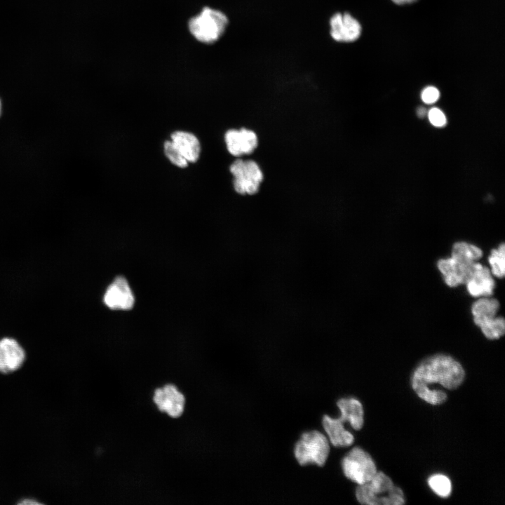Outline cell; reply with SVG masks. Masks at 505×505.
I'll return each instance as SVG.
<instances>
[{"label":"cell","mask_w":505,"mask_h":505,"mask_svg":"<svg viewBox=\"0 0 505 505\" xmlns=\"http://www.w3.org/2000/svg\"><path fill=\"white\" fill-rule=\"evenodd\" d=\"M465 372L462 365L446 354H436L423 360L415 369L411 385L416 394L431 405L445 403L447 394L442 390L430 389L429 386L439 384L447 389H455L463 382Z\"/></svg>","instance_id":"cell-1"},{"label":"cell","mask_w":505,"mask_h":505,"mask_svg":"<svg viewBox=\"0 0 505 505\" xmlns=\"http://www.w3.org/2000/svg\"><path fill=\"white\" fill-rule=\"evenodd\" d=\"M358 502L368 505H402L405 503L402 490L382 471L377 472L366 483L356 490Z\"/></svg>","instance_id":"cell-2"},{"label":"cell","mask_w":505,"mask_h":505,"mask_svg":"<svg viewBox=\"0 0 505 505\" xmlns=\"http://www.w3.org/2000/svg\"><path fill=\"white\" fill-rule=\"evenodd\" d=\"M229 20L219 10L205 7L198 15L191 18L189 29L193 36L203 43H213L224 34Z\"/></svg>","instance_id":"cell-3"},{"label":"cell","mask_w":505,"mask_h":505,"mask_svg":"<svg viewBox=\"0 0 505 505\" xmlns=\"http://www.w3.org/2000/svg\"><path fill=\"white\" fill-rule=\"evenodd\" d=\"M329 453V441L324 434L318 431L303 433L294 449L295 457L301 465L314 463L323 466Z\"/></svg>","instance_id":"cell-4"},{"label":"cell","mask_w":505,"mask_h":505,"mask_svg":"<svg viewBox=\"0 0 505 505\" xmlns=\"http://www.w3.org/2000/svg\"><path fill=\"white\" fill-rule=\"evenodd\" d=\"M344 476L358 485L370 481L377 471L371 456L360 447H354L342 462Z\"/></svg>","instance_id":"cell-5"},{"label":"cell","mask_w":505,"mask_h":505,"mask_svg":"<svg viewBox=\"0 0 505 505\" xmlns=\"http://www.w3.org/2000/svg\"><path fill=\"white\" fill-rule=\"evenodd\" d=\"M230 172L234 177V188L238 194L253 195L258 191L263 173L255 161L237 159L230 166Z\"/></svg>","instance_id":"cell-6"},{"label":"cell","mask_w":505,"mask_h":505,"mask_svg":"<svg viewBox=\"0 0 505 505\" xmlns=\"http://www.w3.org/2000/svg\"><path fill=\"white\" fill-rule=\"evenodd\" d=\"M477 262L449 257L437 262V267L445 283L451 288L465 284L472 276Z\"/></svg>","instance_id":"cell-7"},{"label":"cell","mask_w":505,"mask_h":505,"mask_svg":"<svg viewBox=\"0 0 505 505\" xmlns=\"http://www.w3.org/2000/svg\"><path fill=\"white\" fill-rule=\"evenodd\" d=\"M329 24L330 36L337 42H354L361 36L360 22L348 13L334 14Z\"/></svg>","instance_id":"cell-8"},{"label":"cell","mask_w":505,"mask_h":505,"mask_svg":"<svg viewBox=\"0 0 505 505\" xmlns=\"http://www.w3.org/2000/svg\"><path fill=\"white\" fill-rule=\"evenodd\" d=\"M26 359V352L14 338L0 339V373L9 374L19 370Z\"/></svg>","instance_id":"cell-9"},{"label":"cell","mask_w":505,"mask_h":505,"mask_svg":"<svg viewBox=\"0 0 505 505\" xmlns=\"http://www.w3.org/2000/svg\"><path fill=\"white\" fill-rule=\"evenodd\" d=\"M103 301L112 309L128 310L133 307L135 297L127 281L119 276L107 288Z\"/></svg>","instance_id":"cell-10"},{"label":"cell","mask_w":505,"mask_h":505,"mask_svg":"<svg viewBox=\"0 0 505 505\" xmlns=\"http://www.w3.org/2000/svg\"><path fill=\"white\" fill-rule=\"evenodd\" d=\"M153 400L159 410L166 412L173 418L180 417L184 411V396L173 384L156 389Z\"/></svg>","instance_id":"cell-11"},{"label":"cell","mask_w":505,"mask_h":505,"mask_svg":"<svg viewBox=\"0 0 505 505\" xmlns=\"http://www.w3.org/2000/svg\"><path fill=\"white\" fill-rule=\"evenodd\" d=\"M228 152L234 156L251 154L257 147L256 133L249 129H230L224 135Z\"/></svg>","instance_id":"cell-12"},{"label":"cell","mask_w":505,"mask_h":505,"mask_svg":"<svg viewBox=\"0 0 505 505\" xmlns=\"http://www.w3.org/2000/svg\"><path fill=\"white\" fill-rule=\"evenodd\" d=\"M465 285L469 294L478 298L491 296L495 288V281L490 269L478 262L472 276Z\"/></svg>","instance_id":"cell-13"},{"label":"cell","mask_w":505,"mask_h":505,"mask_svg":"<svg viewBox=\"0 0 505 505\" xmlns=\"http://www.w3.org/2000/svg\"><path fill=\"white\" fill-rule=\"evenodd\" d=\"M323 429L332 445L335 447H347L354 441V437L345 429L344 422L339 418L324 415L322 419Z\"/></svg>","instance_id":"cell-14"},{"label":"cell","mask_w":505,"mask_h":505,"mask_svg":"<svg viewBox=\"0 0 505 505\" xmlns=\"http://www.w3.org/2000/svg\"><path fill=\"white\" fill-rule=\"evenodd\" d=\"M171 141L188 162L198 160L201 146L194 135L184 131H175L171 134Z\"/></svg>","instance_id":"cell-15"},{"label":"cell","mask_w":505,"mask_h":505,"mask_svg":"<svg viewBox=\"0 0 505 505\" xmlns=\"http://www.w3.org/2000/svg\"><path fill=\"white\" fill-rule=\"evenodd\" d=\"M337 405L341 415L339 418L344 422H349L355 430H360L364 422V412L361 403L354 398H341Z\"/></svg>","instance_id":"cell-16"},{"label":"cell","mask_w":505,"mask_h":505,"mask_svg":"<svg viewBox=\"0 0 505 505\" xmlns=\"http://www.w3.org/2000/svg\"><path fill=\"white\" fill-rule=\"evenodd\" d=\"M478 298L471 305V314L475 324L496 316L500 307L499 301L494 297L487 296Z\"/></svg>","instance_id":"cell-17"},{"label":"cell","mask_w":505,"mask_h":505,"mask_svg":"<svg viewBox=\"0 0 505 505\" xmlns=\"http://www.w3.org/2000/svg\"><path fill=\"white\" fill-rule=\"evenodd\" d=\"M488 339H499L505 333V321L501 316H494L483 320L476 324Z\"/></svg>","instance_id":"cell-18"},{"label":"cell","mask_w":505,"mask_h":505,"mask_svg":"<svg viewBox=\"0 0 505 505\" xmlns=\"http://www.w3.org/2000/svg\"><path fill=\"white\" fill-rule=\"evenodd\" d=\"M451 256L471 261L477 262L483 256V250L476 245L466 242H455L451 250Z\"/></svg>","instance_id":"cell-19"},{"label":"cell","mask_w":505,"mask_h":505,"mask_svg":"<svg viewBox=\"0 0 505 505\" xmlns=\"http://www.w3.org/2000/svg\"><path fill=\"white\" fill-rule=\"evenodd\" d=\"M505 245L501 243L497 248H493L487 258L492 276L502 278L505 274Z\"/></svg>","instance_id":"cell-20"},{"label":"cell","mask_w":505,"mask_h":505,"mask_svg":"<svg viewBox=\"0 0 505 505\" xmlns=\"http://www.w3.org/2000/svg\"><path fill=\"white\" fill-rule=\"evenodd\" d=\"M428 485L431 489L441 497H447L451 492L450 480L445 475L435 474L428 479Z\"/></svg>","instance_id":"cell-21"},{"label":"cell","mask_w":505,"mask_h":505,"mask_svg":"<svg viewBox=\"0 0 505 505\" xmlns=\"http://www.w3.org/2000/svg\"><path fill=\"white\" fill-rule=\"evenodd\" d=\"M163 147L166 157L173 164L180 168H185L187 166L189 162L181 154L171 140L166 141Z\"/></svg>","instance_id":"cell-22"},{"label":"cell","mask_w":505,"mask_h":505,"mask_svg":"<svg viewBox=\"0 0 505 505\" xmlns=\"http://www.w3.org/2000/svg\"><path fill=\"white\" fill-rule=\"evenodd\" d=\"M430 123L436 127H443L447 123L445 114L440 109L433 107L428 112Z\"/></svg>","instance_id":"cell-23"},{"label":"cell","mask_w":505,"mask_h":505,"mask_svg":"<svg viewBox=\"0 0 505 505\" xmlns=\"http://www.w3.org/2000/svg\"><path fill=\"white\" fill-rule=\"evenodd\" d=\"M439 97L440 92L438 89L431 86L425 88L421 93L422 101L429 105L435 103L439 99Z\"/></svg>","instance_id":"cell-24"},{"label":"cell","mask_w":505,"mask_h":505,"mask_svg":"<svg viewBox=\"0 0 505 505\" xmlns=\"http://www.w3.org/2000/svg\"><path fill=\"white\" fill-rule=\"evenodd\" d=\"M18 504H26V505H27V504L28 505L29 504L34 505V504H42L43 503H41L39 501H38L35 499H33V498H25V499H21L18 502Z\"/></svg>","instance_id":"cell-25"},{"label":"cell","mask_w":505,"mask_h":505,"mask_svg":"<svg viewBox=\"0 0 505 505\" xmlns=\"http://www.w3.org/2000/svg\"><path fill=\"white\" fill-rule=\"evenodd\" d=\"M391 1L396 4L403 5V4H411L417 0H391Z\"/></svg>","instance_id":"cell-26"},{"label":"cell","mask_w":505,"mask_h":505,"mask_svg":"<svg viewBox=\"0 0 505 505\" xmlns=\"http://www.w3.org/2000/svg\"><path fill=\"white\" fill-rule=\"evenodd\" d=\"M417 114L419 117L423 118L426 114V109L424 107H420L417 109Z\"/></svg>","instance_id":"cell-27"},{"label":"cell","mask_w":505,"mask_h":505,"mask_svg":"<svg viewBox=\"0 0 505 505\" xmlns=\"http://www.w3.org/2000/svg\"><path fill=\"white\" fill-rule=\"evenodd\" d=\"M2 107H3V105H2V101H1V98H0V116H1V114H2Z\"/></svg>","instance_id":"cell-28"}]
</instances>
